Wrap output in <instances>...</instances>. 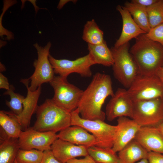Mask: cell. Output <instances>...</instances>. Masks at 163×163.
I'll return each mask as SVG.
<instances>
[{
  "label": "cell",
  "instance_id": "cell-18",
  "mask_svg": "<svg viewBox=\"0 0 163 163\" xmlns=\"http://www.w3.org/2000/svg\"><path fill=\"white\" fill-rule=\"evenodd\" d=\"M72 126L60 131L57 134L58 138L88 148L96 145V139L93 135L80 126Z\"/></svg>",
  "mask_w": 163,
  "mask_h": 163
},
{
  "label": "cell",
  "instance_id": "cell-35",
  "mask_svg": "<svg viewBox=\"0 0 163 163\" xmlns=\"http://www.w3.org/2000/svg\"><path fill=\"white\" fill-rule=\"evenodd\" d=\"M156 75L163 84V66L159 68Z\"/></svg>",
  "mask_w": 163,
  "mask_h": 163
},
{
  "label": "cell",
  "instance_id": "cell-9",
  "mask_svg": "<svg viewBox=\"0 0 163 163\" xmlns=\"http://www.w3.org/2000/svg\"><path fill=\"white\" fill-rule=\"evenodd\" d=\"M34 46L37 50L38 58L33 63L34 72L29 78L30 81L29 88L32 91L36 90L44 83H49L54 77V71L48 58L51 42H48L44 47L37 43Z\"/></svg>",
  "mask_w": 163,
  "mask_h": 163
},
{
  "label": "cell",
  "instance_id": "cell-22",
  "mask_svg": "<svg viewBox=\"0 0 163 163\" xmlns=\"http://www.w3.org/2000/svg\"><path fill=\"white\" fill-rule=\"evenodd\" d=\"M0 125L8 137L18 139L22 131L15 115L11 112L0 111Z\"/></svg>",
  "mask_w": 163,
  "mask_h": 163
},
{
  "label": "cell",
  "instance_id": "cell-30",
  "mask_svg": "<svg viewBox=\"0 0 163 163\" xmlns=\"http://www.w3.org/2000/svg\"><path fill=\"white\" fill-rule=\"evenodd\" d=\"M40 163H62L56 159L51 149L43 152V157Z\"/></svg>",
  "mask_w": 163,
  "mask_h": 163
},
{
  "label": "cell",
  "instance_id": "cell-31",
  "mask_svg": "<svg viewBox=\"0 0 163 163\" xmlns=\"http://www.w3.org/2000/svg\"><path fill=\"white\" fill-rule=\"evenodd\" d=\"M149 163H163V154L150 151L147 158Z\"/></svg>",
  "mask_w": 163,
  "mask_h": 163
},
{
  "label": "cell",
  "instance_id": "cell-24",
  "mask_svg": "<svg viewBox=\"0 0 163 163\" xmlns=\"http://www.w3.org/2000/svg\"><path fill=\"white\" fill-rule=\"evenodd\" d=\"M103 32L93 19L87 22L84 26L82 39L88 44L95 45L101 44L104 40Z\"/></svg>",
  "mask_w": 163,
  "mask_h": 163
},
{
  "label": "cell",
  "instance_id": "cell-27",
  "mask_svg": "<svg viewBox=\"0 0 163 163\" xmlns=\"http://www.w3.org/2000/svg\"><path fill=\"white\" fill-rule=\"evenodd\" d=\"M13 86L10 85V89L4 93L5 95H10V100L6 101V104L9 108L11 112L16 116H19L23 110V102L24 97L18 93H15Z\"/></svg>",
  "mask_w": 163,
  "mask_h": 163
},
{
  "label": "cell",
  "instance_id": "cell-25",
  "mask_svg": "<svg viewBox=\"0 0 163 163\" xmlns=\"http://www.w3.org/2000/svg\"><path fill=\"white\" fill-rule=\"evenodd\" d=\"M88 155L96 163H120L116 153L111 149L93 146L88 148Z\"/></svg>",
  "mask_w": 163,
  "mask_h": 163
},
{
  "label": "cell",
  "instance_id": "cell-8",
  "mask_svg": "<svg viewBox=\"0 0 163 163\" xmlns=\"http://www.w3.org/2000/svg\"><path fill=\"white\" fill-rule=\"evenodd\" d=\"M131 118L141 127L157 126L163 120V97L133 102Z\"/></svg>",
  "mask_w": 163,
  "mask_h": 163
},
{
  "label": "cell",
  "instance_id": "cell-2",
  "mask_svg": "<svg viewBox=\"0 0 163 163\" xmlns=\"http://www.w3.org/2000/svg\"><path fill=\"white\" fill-rule=\"evenodd\" d=\"M145 34L136 38L129 52L137 66L139 74L156 75L163 65V46L148 38Z\"/></svg>",
  "mask_w": 163,
  "mask_h": 163
},
{
  "label": "cell",
  "instance_id": "cell-15",
  "mask_svg": "<svg viewBox=\"0 0 163 163\" xmlns=\"http://www.w3.org/2000/svg\"><path fill=\"white\" fill-rule=\"evenodd\" d=\"M51 150L56 159L62 163H66L70 159L88 155L87 147L59 138L51 145Z\"/></svg>",
  "mask_w": 163,
  "mask_h": 163
},
{
  "label": "cell",
  "instance_id": "cell-6",
  "mask_svg": "<svg viewBox=\"0 0 163 163\" xmlns=\"http://www.w3.org/2000/svg\"><path fill=\"white\" fill-rule=\"evenodd\" d=\"M127 92L133 102L163 97V84L156 75L139 74Z\"/></svg>",
  "mask_w": 163,
  "mask_h": 163
},
{
  "label": "cell",
  "instance_id": "cell-29",
  "mask_svg": "<svg viewBox=\"0 0 163 163\" xmlns=\"http://www.w3.org/2000/svg\"><path fill=\"white\" fill-rule=\"evenodd\" d=\"M145 34L149 39L159 43L163 46V23L151 28Z\"/></svg>",
  "mask_w": 163,
  "mask_h": 163
},
{
  "label": "cell",
  "instance_id": "cell-33",
  "mask_svg": "<svg viewBox=\"0 0 163 163\" xmlns=\"http://www.w3.org/2000/svg\"><path fill=\"white\" fill-rule=\"evenodd\" d=\"M158 0H132L131 2L147 8L156 2Z\"/></svg>",
  "mask_w": 163,
  "mask_h": 163
},
{
  "label": "cell",
  "instance_id": "cell-23",
  "mask_svg": "<svg viewBox=\"0 0 163 163\" xmlns=\"http://www.w3.org/2000/svg\"><path fill=\"white\" fill-rule=\"evenodd\" d=\"M128 11L133 19L139 27L146 34L151 29L146 8L140 5L126 2L124 6Z\"/></svg>",
  "mask_w": 163,
  "mask_h": 163
},
{
  "label": "cell",
  "instance_id": "cell-7",
  "mask_svg": "<svg viewBox=\"0 0 163 163\" xmlns=\"http://www.w3.org/2000/svg\"><path fill=\"white\" fill-rule=\"evenodd\" d=\"M49 83L54 91L52 99L56 104L71 113L77 108L83 90L59 75L54 76Z\"/></svg>",
  "mask_w": 163,
  "mask_h": 163
},
{
  "label": "cell",
  "instance_id": "cell-21",
  "mask_svg": "<svg viewBox=\"0 0 163 163\" xmlns=\"http://www.w3.org/2000/svg\"><path fill=\"white\" fill-rule=\"evenodd\" d=\"M88 49L90 56L94 64H100L110 67L113 64V59L111 50L105 41L100 44H88Z\"/></svg>",
  "mask_w": 163,
  "mask_h": 163
},
{
  "label": "cell",
  "instance_id": "cell-5",
  "mask_svg": "<svg viewBox=\"0 0 163 163\" xmlns=\"http://www.w3.org/2000/svg\"><path fill=\"white\" fill-rule=\"evenodd\" d=\"M71 126H78L92 133L96 140V146L111 149L117 130V126L108 124L103 121L91 120L82 118L77 108L71 112Z\"/></svg>",
  "mask_w": 163,
  "mask_h": 163
},
{
  "label": "cell",
  "instance_id": "cell-37",
  "mask_svg": "<svg viewBox=\"0 0 163 163\" xmlns=\"http://www.w3.org/2000/svg\"><path fill=\"white\" fill-rule=\"evenodd\" d=\"M137 163H149V162L147 159L145 158L141 160L140 161Z\"/></svg>",
  "mask_w": 163,
  "mask_h": 163
},
{
  "label": "cell",
  "instance_id": "cell-19",
  "mask_svg": "<svg viewBox=\"0 0 163 163\" xmlns=\"http://www.w3.org/2000/svg\"><path fill=\"white\" fill-rule=\"evenodd\" d=\"M149 152L134 139L119 152L118 156L120 163H135L147 159Z\"/></svg>",
  "mask_w": 163,
  "mask_h": 163
},
{
  "label": "cell",
  "instance_id": "cell-26",
  "mask_svg": "<svg viewBox=\"0 0 163 163\" xmlns=\"http://www.w3.org/2000/svg\"><path fill=\"white\" fill-rule=\"evenodd\" d=\"M146 10L151 28L163 23V0H158Z\"/></svg>",
  "mask_w": 163,
  "mask_h": 163
},
{
  "label": "cell",
  "instance_id": "cell-28",
  "mask_svg": "<svg viewBox=\"0 0 163 163\" xmlns=\"http://www.w3.org/2000/svg\"><path fill=\"white\" fill-rule=\"evenodd\" d=\"M43 154V152L37 149H20L15 159L18 163H40Z\"/></svg>",
  "mask_w": 163,
  "mask_h": 163
},
{
  "label": "cell",
  "instance_id": "cell-16",
  "mask_svg": "<svg viewBox=\"0 0 163 163\" xmlns=\"http://www.w3.org/2000/svg\"><path fill=\"white\" fill-rule=\"evenodd\" d=\"M148 151L163 154V136L156 126H142L134 138Z\"/></svg>",
  "mask_w": 163,
  "mask_h": 163
},
{
  "label": "cell",
  "instance_id": "cell-11",
  "mask_svg": "<svg viewBox=\"0 0 163 163\" xmlns=\"http://www.w3.org/2000/svg\"><path fill=\"white\" fill-rule=\"evenodd\" d=\"M57 139L56 133L40 132L32 127L22 131L18 141L20 149H35L43 152L51 150V145Z\"/></svg>",
  "mask_w": 163,
  "mask_h": 163
},
{
  "label": "cell",
  "instance_id": "cell-10",
  "mask_svg": "<svg viewBox=\"0 0 163 163\" xmlns=\"http://www.w3.org/2000/svg\"><path fill=\"white\" fill-rule=\"evenodd\" d=\"M48 58L54 73L61 77L67 78L69 74L73 73L83 77H90L92 76L91 67L94 64L88 54L73 60L56 59L50 54Z\"/></svg>",
  "mask_w": 163,
  "mask_h": 163
},
{
  "label": "cell",
  "instance_id": "cell-17",
  "mask_svg": "<svg viewBox=\"0 0 163 163\" xmlns=\"http://www.w3.org/2000/svg\"><path fill=\"white\" fill-rule=\"evenodd\" d=\"M117 9L122 17L123 27L121 34L115 42L114 47H119L129 42L133 38L146 34L135 23L130 14L124 6L118 5Z\"/></svg>",
  "mask_w": 163,
  "mask_h": 163
},
{
  "label": "cell",
  "instance_id": "cell-32",
  "mask_svg": "<svg viewBox=\"0 0 163 163\" xmlns=\"http://www.w3.org/2000/svg\"><path fill=\"white\" fill-rule=\"evenodd\" d=\"M66 163H96L92 158L89 155L83 158L78 159L73 158L68 161Z\"/></svg>",
  "mask_w": 163,
  "mask_h": 163
},
{
  "label": "cell",
  "instance_id": "cell-12",
  "mask_svg": "<svg viewBox=\"0 0 163 163\" xmlns=\"http://www.w3.org/2000/svg\"><path fill=\"white\" fill-rule=\"evenodd\" d=\"M133 108V102L127 94V90L118 88L107 105L105 115L109 121L122 117L131 118Z\"/></svg>",
  "mask_w": 163,
  "mask_h": 163
},
{
  "label": "cell",
  "instance_id": "cell-36",
  "mask_svg": "<svg viewBox=\"0 0 163 163\" xmlns=\"http://www.w3.org/2000/svg\"><path fill=\"white\" fill-rule=\"evenodd\" d=\"M155 126L158 131L163 136V120Z\"/></svg>",
  "mask_w": 163,
  "mask_h": 163
},
{
  "label": "cell",
  "instance_id": "cell-39",
  "mask_svg": "<svg viewBox=\"0 0 163 163\" xmlns=\"http://www.w3.org/2000/svg\"></svg>",
  "mask_w": 163,
  "mask_h": 163
},
{
  "label": "cell",
  "instance_id": "cell-4",
  "mask_svg": "<svg viewBox=\"0 0 163 163\" xmlns=\"http://www.w3.org/2000/svg\"><path fill=\"white\" fill-rule=\"evenodd\" d=\"M129 42L110 49L113 59L112 66L114 76L127 88L139 74L136 64L129 51Z\"/></svg>",
  "mask_w": 163,
  "mask_h": 163
},
{
  "label": "cell",
  "instance_id": "cell-1",
  "mask_svg": "<svg viewBox=\"0 0 163 163\" xmlns=\"http://www.w3.org/2000/svg\"><path fill=\"white\" fill-rule=\"evenodd\" d=\"M112 82L108 75L97 72L83 91L77 109L81 117L91 120L103 121L105 113L102 107L106 98L114 94Z\"/></svg>",
  "mask_w": 163,
  "mask_h": 163
},
{
  "label": "cell",
  "instance_id": "cell-3",
  "mask_svg": "<svg viewBox=\"0 0 163 163\" xmlns=\"http://www.w3.org/2000/svg\"><path fill=\"white\" fill-rule=\"evenodd\" d=\"M37 120L33 128L40 132L56 133L71 126V113L56 104L52 99H46L37 106Z\"/></svg>",
  "mask_w": 163,
  "mask_h": 163
},
{
  "label": "cell",
  "instance_id": "cell-13",
  "mask_svg": "<svg viewBox=\"0 0 163 163\" xmlns=\"http://www.w3.org/2000/svg\"><path fill=\"white\" fill-rule=\"evenodd\" d=\"M117 130L112 150L115 153L119 152L134 139L141 126L134 120L127 117L118 118Z\"/></svg>",
  "mask_w": 163,
  "mask_h": 163
},
{
  "label": "cell",
  "instance_id": "cell-34",
  "mask_svg": "<svg viewBox=\"0 0 163 163\" xmlns=\"http://www.w3.org/2000/svg\"><path fill=\"white\" fill-rule=\"evenodd\" d=\"M10 85H9L7 78L2 73H0V88L4 89L7 90L10 89Z\"/></svg>",
  "mask_w": 163,
  "mask_h": 163
},
{
  "label": "cell",
  "instance_id": "cell-38",
  "mask_svg": "<svg viewBox=\"0 0 163 163\" xmlns=\"http://www.w3.org/2000/svg\"><path fill=\"white\" fill-rule=\"evenodd\" d=\"M14 163H18L17 162V161H16V159H15V160Z\"/></svg>",
  "mask_w": 163,
  "mask_h": 163
},
{
  "label": "cell",
  "instance_id": "cell-14",
  "mask_svg": "<svg viewBox=\"0 0 163 163\" xmlns=\"http://www.w3.org/2000/svg\"><path fill=\"white\" fill-rule=\"evenodd\" d=\"M30 79H23L21 82L25 85L27 90V95L23 102V110L19 116H16V118L24 131L28 128L32 115L36 112L38 106V101L41 92V86L36 90L32 91L29 88Z\"/></svg>",
  "mask_w": 163,
  "mask_h": 163
},
{
  "label": "cell",
  "instance_id": "cell-20",
  "mask_svg": "<svg viewBox=\"0 0 163 163\" xmlns=\"http://www.w3.org/2000/svg\"><path fill=\"white\" fill-rule=\"evenodd\" d=\"M20 149L18 139L9 137L0 128V163H14Z\"/></svg>",
  "mask_w": 163,
  "mask_h": 163
}]
</instances>
